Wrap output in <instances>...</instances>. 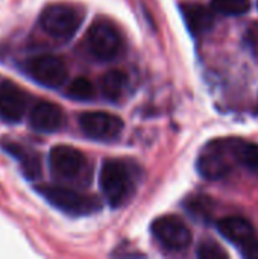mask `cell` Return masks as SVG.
Wrapping results in <instances>:
<instances>
[{
	"label": "cell",
	"instance_id": "cell-1",
	"mask_svg": "<svg viewBox=\"0 0 258 259\" xmlns=\"http://www.w3.org/2000/svg\"><path fill=\"white\" fill-rule=\"evenodd\" d=\"M138 179V167L123 159H106L99 175L100 190L113 208H120L128 203L137 190Z\"/></svg>",
	"mask_w": 258,
	"mask_h": 259
},
{
	"label": "cell",
	"instance_id": "cell-2",
	"mask_svg": "<svg viewBox=\"0 0 258 259\" xmlns=\"http://www.w3.org/2000/svg\"><path fill=\"white\" fill-rule=\"evenodd\" d=\"M38 193L56 209L73 217L94 214L100 209V202L90 194L62 185H40Z\"/></svg>",
	"mask_w": 258,
	"mask_h": 259
},
{
	"label": "cell",
	"instance_id": "cell-3",
	"mask_svg": "<svg viewBox=\"0 0 258 259\" xmlns=\"http://www.w3.org/2000/svg\"><path fill=\"white\" fill-rule=\"evenodd\" d=\"M84 21V11L73 5L53 3L40 14L41 29L55 39L68 41L75 36Z\"/></svg>",
	"mask_w": 258,
	"mask_h": 259
},
{
	"label": "cell",
	"instance_id": "cell-4",
	"mask_svg": "<svg viewBox=\"0 0 258 259\" xmlns=\"http://www.w3.org/2000/svg\"><path fill=\"white\" fill-rule=\"evenodd\" d=\"M87 47L97 61L109 62L120 55L123 38L114 23L106 18H97L87 32Z\"/></svg>",
	"mask_w": 258,
	"mask_h": 259
},
{
	"label": "cell",
	"instance_id": "cell-5",
	"mask_svg": "<svg viewBox=\"0 0 258 259\" xmlns=\"http://www.w3.org/2000/svg\"><path fill=\"white\" fill-rule=\"evenodd\" d=\"M49 167L58 181L76 182L85 175L88 159L81 150L71 146H56L50 150Z\"/></svg>",
	"mask_w": 258,
	"mask_h": 259
},
{
	"label": "cell",
	"instance_id": "cell-6",
	"mask_svg": "<svg viewBox=\"0 0 258 259\" xmlns=\"http://www.w3.org/2000/svg\"><path fill=\"white\" fill-rule=\"evenodd\" d=\"M24 73L36 83L46 88H59L67 80V67L64 61L53 55H41L27 59L24 64Z\"/></svg>",
	"mask_w": 258,
	"mask_h": 259
},
{
	"label": "cell",
	"instance_id": "cell-7",
	"mask_svg": "<svg viewBox=\"0 0 258 259\" xmlns=\"http://www.w3.org/2000/svg\"><path fill=\"white\" fill-rule=\"evenodd\" d=\"M233 153V141H214L208 144L199 155L196 167L202 178L208 181H219L231 170L228 155Z\"/></svg>",
	"mask_w": 258,
	"mask_h": 259
},
{
	"label": "cell",
	"instance_id": "cell-8",
	"mask_svg": "<svg viewBox=\"0 0 258 259\" xmlns=\"http://www.w3.org/2000/svg\"><path fill=\"white\" fill-rule=\"evenodd\" d=\"M155 240L170 252H182L192 243V232L176 215H163L152 223Z\"/></svg>",
	"mask_w": 258,
	"mask_h": 259
},
{
	"label": "cell",
	"instance_id": "cell-9",
	"mask_svg": "<svg viewBox=\"0 0 258 259\" xmlns=\"http://www.w3.org/2000/svg\"><path fill=\"white\" fill-rule=\"evenodd\" d=\"M81 132L96 141L116 140L123 131V121L119 115L105 111H88L79 117Z\"/></svg>",
	"mask_w": 258,
	"mask_h": 259
},
{
	"label": "cell",
	"instance_id": "cell-10",
	"mask_svg": "<svg viewBox=\"0 0 258 259\" xmlns=\"http://www.w3.org/2000/svg\"><path fill=\"white\" fill-rule=\"evenodd\" d=\"M27 94L11 80H0V118L6 123H18L27 109Z\"/></svg>",
	"mask_w": 258,
	"mask_h": 259
},
{
	"label": "cell",
	"instance_id": "cell-11",
	"mask_svg": "<svg viewBox=\"0 0 258 259\" xmlns=\"http://www.w3.org/2000/svg\"><path fill=\"white\" fill-rule=\"evenodd\" d=\"M64 111L61 109V106L52 102L36 103L29 114V123L32 129L41 134L58 132L64 126Z\"/></svg>",
	"mask_w": 258,
	"mask_h": 259
},
{
	"label": "cell",
	"instance_id": "cell-12",
	"mask_svg": "<svg viewBox=\"0 0 258 259\" xmlns=\"http://www.w3.org/2000/svg\"><path fill=\"white\" fill-rule=\"evenodd\" d=\"M0 147L18 162L20 170L26 179L33 181V179L40 178L41 161H40V156L32 149H29L27 146H24L15 140H9V138L0 140Z\"/></svg>",
	"mask_w": 258,
	"mask_h": 259
},
{
	"label": "cell",
	"instance_id": "cell-13",
	"mask_svg": "<svg viewBox=\"0 0 258 259\" xmlns=\"http://www.w3.org/2000/svg\"><path fill=\"white\" fill-rule=\"evenodd\" d=\"M217 231L220 232V235L225 240L236 244L239 249L255 238L252 225L246 219H242L237 215H230V217L220 219L217 222Z\"/></svg>",
	"mask_w": 258,
	"mask_h": 259
},
{
	"label": "cell",
	"instance_id": "cell-14",
	"mask_svg": "<svg viewBox=\"0 0 258 259\" xmlns=\"http://www.w3.org/2000/svg\"><path fill=\"white\" fill-rule=\"evenodd\" d=\"M181 14L184 17V21L189 30L193 35H202L213 27V23H214L213 12L202 5L186 3L181 6Z\"/></svg>",
	"mask_w": 258,
	"mask_h": 259
},
{
	"label": "cell",
	"instance_id": "cell-15",
	"mask_svg": "<svg viewBox=\"0 0 258 259\" xmlns=\"http://www.w3.org/2000/svg\"><path fill=\"white\" fill-rule=\"evenodd\" d=\"M128 88V76L122 70H111L100 80V93L109 102H119Z\"/></svg>",
	"mask_w": 258,
	"mask_h": 259
},
{
	"label": "cell",
	"instance_id": "cell-16",
	"mask_svg": "<svg viewBox=\"0 0 258 259\" xmlns=\"http://www.w3.org/2000/svg\"><path fill=\"white\" fill-rule=\"evenodd\" d=\"M233 156L249 171L258 176V144L255 143H233Z\"/></svg>",
	"mask_w": 258,
	"mask_h": 259
},
{
	"label": "cell",
	"instance_id": "cell-17",
	"mask_svg": "<svg viewBox=\"0 0 258 259\" xmlns=\"http://www.w3.org/2000/svg\"><path fill=\"white\" fill-rule=\"evenodd\" d=\"M97 94V90L94 87V83L87 79V77H76L75 80H71L65 90V96L73 99V100H79V102H88L93 100Z\"/></svg>",
	"mask_w": 258,
	"mask_h": 259
},
{
	"label": "cell",
	"instance_id": "cell-18",
	"mask_svg": "<svg viewBox=\"0 0 258 259\" xmlns=\"http://www.w3.org/2000/svg\"><path fill=\"white\" fill-rule=\"evenodd\" d=\"M211 8L222 15H242L251 8L249 0H213Z\"/></svg>",
	"mask_w": 258,
	"mask_h": 259
},
{
	"label": "cell",
	"instance_id": "cell-19",
	"mask_svg": "<svg viewBox=\"0 0 258 259\" xmlns=\"http://www.w3.org/2000/svg\"><path fill=\"white\" fill-rule=\"evenodd\" d=\"M186 206H187V211L193 217H196L199 220H208L210 212H211L210 211V200H208V197H204V196L189 197Z\"/></svg>",
	"mask_w": 258,
	"mask_h": 259
},
{
	"label": "cell",
	"instance_id": "cell-20",
	"mask_svg": "<svg viewBox=\"0 0 258 259\" xmlns=\"http://www.w3.org/2000/svg\"><path fill=\"white\" fill-rule=\"evenodd\" d=\"M198 256L201 259H224L228 258V253L216 243L205 241L198 249Z\"/></svg>",
	"mask_w": 258,
	"mask_h": 259
},
{
	"label": "cell",
	"instance_id": "cell-21",
	"mask_svg": "<svg viewBox=\"0 0 258 259\" xmlns=\"http://www.w3.org/2000/svg\"><path fill=\"white\" fill-rule=\"evenodd\" d=\"M240 250H242V255L246 258H258V240L257 238L251 240L249 243L242 246Z\"/></svg>",
	"mask_w": 258,
	"mask_h": 259
}]
</instances>
